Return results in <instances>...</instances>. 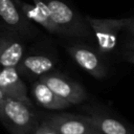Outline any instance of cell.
<instances>
[{
  "label": "cell",
  "instance_id": "6da1fadb",
  "mask_svg": "<svg viewBox=\"0 0 134 134\" xmlns=\"http://www.w3.org/2000/svg\"><path fill=\"white\" fill-rule=\"evenodd\" d=\"M0 121L12 134H31L36 130L29 106L9 97L0 100Z\"/></svg>",
  "mask_w": 134,
  "mask_h": 134
},
{
  "label": "cell",
  "instance_id": "7a4b0ae2",
  "mask_svg": "<svg viewBox=\"0 0 134 134\" xmlns=\"http://www.w3.org/2000/svg\"><path fill=\"white\" fill-rule=\"evenodd\" d=\"M130 18L125 19H98L87 16L86 21L91 27L102 53L111 52L117 44L119 34L125 29Z\"/></svg>",
  "mask_w": 134,
  "mask_h": 134
},
{
  "label": "cell",
  "instance_id": "3957f363",
  "mask_svg": "<svg viewBox=\"0 0 134 134\" xmlns=\"http://www.w3.org/2000/svg\"><path fill=\"white\" fill-rule=\"evenodd\" d=\"M38 80L71 105H79L88 98V93L81 84L61 73L49 71L39 76Z\"/></svg>",
  "mask_w": 134,
  "mask_h": 134
},
{
  "label": "cell",
  "instance_id": "277c9868",
  "mask_svg": "<svg viewBox=\"0 0 134 134\" xmlns=\"http://www.w3.org/2000/svg\"><path fill=\"white\" fill-rule=\"evenodd\" d=\"M49 16L55 24L59 34L76 35L79 34V21L75 18L74 12L68 4L61 0H44Z\"/></svg>",
  "mask_w": 134,
  "mask_h": 134
},
{
  "label": "cell",
  "instance_id": "5b68a950",
  "mask_svg": "<svg viewBox=\"0 0 134 134\" xmlns=\"http://www.w3.org/2000/svg\"><path fill=\"white\" fill-rule=\"evenodd\" d=\"M47 120L59 134H89L98 132L90 122L87 115L53 114L48 116Z\"/></svg>",
  "mask_w": 134,
  "mask_h": 134
},
{
  "label": "cell",
  "instance_id": "8992f818",
  "mask_svg": "<svg viewBox=\"0 0 134 134\" xmlns=\"http://www.w3.org/2000/svg\"><path fill=\"white\" fill-rule=\"evenodd\" d=\"M67 51L74 62L90 75L96 79L106 76L107 71L103 61L91 48L85 45H71L67 47Z\"/></svg>",
  "mask_w": 134,
  "mask_h": 134
},
{
  "label": "cell",
  "instance_id": "52a82bcc",
  "mask_svg": "<svg viewBox=\"0 0 134 134\" xmlns=\"http://www.w3.org/2000/svg\"><path fill=\"white\" fill-rule=\"evenodd\" d=\"M0 89L6 97L25 103L29 107L31 102L27 96L26 86L20 77L16 67L1 68L0 70Z\"/></svg>",
  "mask_w": 134,
  "mask_h": 134
},
{
  "label": "cell",
  "instance_id": "ba28073f",
  "mask_svg": "<svg viewBox=\"0 0 134 134\" xmlns=\"http://www.w3.org/2000/svg\"><path fill=\"white\" fill-rule=\"evenodd\" d=\"M14 1L27 20H31L40 24L51 34H59L55 24L53 23V21L49 16L48 8L44 0H32L34 4L25 3L21 0H14Z\"/></svg>",
  "mask_w": 134,
  "mask_h": 134
},
{
  "label": "cell",
  "instance_id": "9c48e42d",
  "mask_svg": "<svg viewBox=\"0 0 134 134\" xmlns=\"http://www.w3.org/2000/svg\"><path fill=\"white\" fill-rule=\"evenodd\" d=\"M31 93L36 102L41 107L49 110H62L72 106L70 103L55 94L49 87H47L43 82L39 80L32 84Z\"/></svg>",
  "mask_w": 134,
  "mask_h": 134
},
{
  "label": "cell",
  "instance_id": "30bf717a",
  "mask_svg": "<svg viewBox=\"0 0 134 134\" xmlns=\"http://www.w3.org/2000/svg\"><path fill=\"white\" fill-rule=\"evenodd\" d=\"M53 66L54 62L51 58L42 54H34L22 58L16 68L19 73L22 72L27 75H36L39 77L51 71Z\"/></svg>",
  "mask_w": 134,
  "mask_h": 134
},
{
  "label": "cell",
  "instance_id": "8fae6325",
  "mask_svg": "<svg viewBox=\"0 0 134 134\" xmlns=\"http://www.w3.org/2000/svg\"><path fill=\"white\" fill-rule=\"evenodd\" d=\"M87 117L96 128V130L102 134H132L124 124L108 114L91 112L87 115Z\"/></svg>",
  "mask_w": 134,
  "mask_h": 134
},
{
  "label": "cell",
  "instance_id": "7c38bea8",
  "mask_svg": "<svg viewBox=\"0 0 134 134\" xmlns=\"http://www.w3.org/2000/svg\"><path fill=\"white\" fill-rule=\"evenodd\" d=\"M23 58V45L7 38H0V67H17Z\"/></svg>",
  "mask_w": 134,
  "mask_h": 134
},
{
  "label": "cell",
  "instance_id": "4fadbf2b",
  "mask_svg": "<svg viewBox=\"0 0 134 134\" xmlns=\"http://www.w3.org/2000/svg\"><path fill=\"white\" fill-rule=\"evenodd\" d=\"M0 19L15 29H23L27 25V19L14 0H0Z\"/></svg>",
  "mask_w": 134,
  "mask_h": 134
},
{
  "label": "cell",
  "instance_id": "5bb4252c",
  "mask_svg": "<svg viewBox=\"0 0 134 134\" xmlns=\"http://www.w3.org/2000/svg\"><path fill=\"white\" fill-rule=\"evenodd\" d=\"M34 134H59V133L54 129V127L47 119H45L43 122L39 125L38 128H36Z\"/></svg>",
  "mask_w": 134,
  "mask_h": 134
},
{
  "label": "cell",
  "instance_id": "9a60e30c",
  "mask_svg": "<svg viewBox=\"0 0 134 134\" xmlns=\"http://www.w3.org/2000/svg\"><path fill=\"white\" fill-rule=\"evenodd\" d=\"M4 97H6V96H5V95H4V93H3V92H2V90H1V89H0V100H1V99H3V98H4Z\"/></svg>",
  "mask_w": 134,
  "mask_h": 134
},
{
  "label": "cell",
  "instance_id": "2e32d148",
  "mask_svg": "<svg viewBox=\"0 0 134 134\" xmlns=\"http://www.w3.org/2000/svg\"><path fill=\"white\" fill-rule=\"evenodd\" d=\"M89 134H102L100 132H94V133H89Z\"/></svg>",
  "mask_w": 134,
  "mask_h": 134
},
{
  "label": "cell",
  "instance_id": "e0dca14e",
  "mask_svg": "<svg viewBox=\"0 0 134 134\" xmlns=\"http://www.w3.org/2000/svg\"><path fill=\"white\" fill-rule=\"evenodd\" d=\"M0 70H1V67H0Z\"/></svg>",
  "mask_w": 134,
  "mask_h": 134
}]
</instances>
